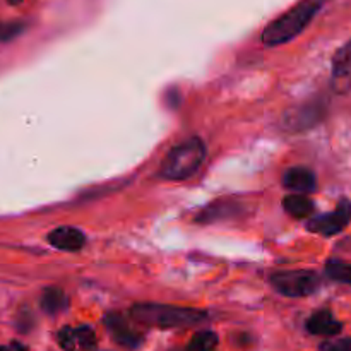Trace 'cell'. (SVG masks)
<instances>
[{
    "label": "cell",
    "mask_w": 351,
    "mask_h": 351,
    "mask_svg": "<svg viewBox=\"0 0 351 351\" xmlns=\"http://www.w3.org/2000/svg\"><path fill=\"white\" fill-rule=\"evenodd\" d=\"M130 317L137 324L160 329H178L197 326L208 319V314L197 308L177 307L163 304H137L130 308Z\"/></svg>",
    "instance_id": "obj_1"
},
{
    "label": "cell",
    "mask_w": 351,
    "mask_h": 351,
    "mask_svg": "<svg viewBox=\"0 0 351 351\" xmlns=\"http://www.w3.org/2000/svg\"><path fill=\"white\" fill-rule=\"evenodd\" d=\"M322 3H324V0H302V2H298L283 16L267 24L266 29L263 31V41L269 47H278V45L291 41L317 16Z\"/></svg>",
    "instance_id": "obj_2"
},
{
    "label": "cell",
    "mask_w": 351,
    "mask_h": 351,
    "mask_svg": "<svg viewBox=\"0 0 351 351\" xmlns=\"http://www.w3.org/2000/svg\"><path fill=\"white\" fill-rule=\"evenodd\" d=\"M206 158V146L199 137L175 146L161 163L160 175L168 180H185L201 168Z\"/></svg>",
    "instance_id": "obj_3"
},
{
    "label": "cell",
    "mask_w": 351,
    "mask_h": 351,
    "mask_svg": "<svg viewBox=\"0 0 351 351\" xmlns=\"http://www.w3.org/2000/svg\"><path fill=\"white\" fill-rule=\"evenodd\" d=\"M271 285L285 297L300 298L315 293L321 280L314 271H281L271 276Z\"/></svg>",
    "instance_id": "obj_4"
},
{
    "label": "cell",
    "mask_w": 351,
    "mask_h": 351,
    "mask_svg": "<svg viewBox=\"0 0 351 351\" xmlns=\"http://www.w3.org/2000/svg\"><path fill=\"white\" fill-rule=\"evenodd\" d=\"M351 221V202L348 199H341L338 208L326 215L315 216L307 223L308 232L319 233L322 237H332L341 233Z\"/></svg>",
    "instance_id": "obj_5"
},
{
    "label": "cell",
    "mask_w": 351,
    "mask_h": 351,
    "mask_svg": "<svg viewBox=\"0 0 351 351\" xmlns=\"http://www.w3.org/2000/svg\"><path fill=\"white\" fill-rule=\"evenodd\" d=\"M105 328L108 329V332L112 335V338L115 339L119 345L125 346V348H139L144 341V336L139 331L132 328L122 315L119 314H108L105 317Z\"/></svg>",
    "instance_id": "obj_6"
},
{
    "label": "cell",
    "mask_w": 351,
    "mask_h": 351,
    "mask_svg": "<svg viewBox=\"0 0 351 351\" xmlns=\"http://www.w3.org/2000/svg\"><path fill=\"white\" fill-rule=\"evenodd\" d=\"M332 84L338 91H346L351 84V40L332 57Z\"/></svg>",
    "instance_id": "obj_7"
},
{
    "label": "cell",
    "mask_w": 351,
    "mask_h": 351,
    "mask_svg": "<svg viewBox=\"0 0 351 351\" xmlns=\"http://www.w3.org/2000/svg\"><path fill=\"white\" fill-rule=\"evenodd\" d=\"M48 242L58 250L74 252V250L82 249V245L86 242V237L81 230L72 228V226H60V228L53 230L48 235Z\"/></svg>",
    "instance_id": "obj_8"
},
{
    "label": "cell",
    "mask_w": 351,
    "mask_h": 351,
    "mask_svg": "<svg viewBox=\"0 0 351 351\" xmlns=\"http://www.w3.org/2000/svg\"><path fill=\"white\" fill-rule=\"evenodd\" d=\"M283 185L287 189H290V191L300 192V194H308V192L315 191L317 182H315L314 171H311L305 167H295L285 171Z\"/></svg>",
    "instance_id": "obj_9"
},
{
    "label": "cell",
    "mask_w": 351,
    "mask_h": 351,
    "mask_svg": "<svg viewBox=\"0 0 351 351\" xmlns=\"http://www.w3.org/2000/svg\"><path fill=\"white\" fill-rule=\"evenodd\" d=\"M341 329L343 324L329 311L315 312L307 321V331L315 336H336Z\"/></svg>",
    "instance_id": "obj_10"
},
{
    "label": "cell",
    "mask_w": 351,
    "mask_h": 351,
    "mask_svg": "<svg viewBox=\"0 0 351 351\" xmlns=\"http://www.w3.org/2000/svg\"><path fill=\"white\" fill-rule=\"evenodd\" d=\"M41 311L47 312V314H60L65 308L69 307V298L60 288H48L45 290V293L41 295Z\"/></svg>",
    "instance_id": "obj_11"
},
{
    "label": "cell",
    "mask_w": 351,
    "mask_h": 351,
    "mask_svg": "<svg viewBox=\"0 0 351 351\" xmlns=\"http://www.w3.org/2000/svg\"><path fill=\"white\" fill-rule=\"evenodd\" d=\"M283 208L288 215H291L293 218H308V216L314 213L315 206L314 202L308 197L300 194L288 195V197L283 199Z\"/></svg>",
    "instance_id": "obj_12"
},
{
    "label": "cell",
    "mask_w": 351,
    "mask_h": 351,
    "mask_svg": "<svg viewBox=\"0 0 351 351\" xmlns=\"http://www.w3.org/2000/svg\"><path fill=\"white\" fill-rule=\"evenodd\" d=\"M326 274L339 283L351 285V263L341 259H329L326 263Z\"/></svg>",
    "instance_id": "obj_13"
},
{
    "label": "cell",
    "mask_w": 351,
    "mask_h": 351,
    "mask_svg": "<svg viewBox=\"0 0 351 351\" xmlns=\"http://www.w3.org/2000/svg\"><path fill=\"white\" fill-rule=\"evenodd\" d=\"M218 335L213 331H201L192 336L187 351H213L218 346Z\"/></svg>",
    "instance_id": "obj_14"
},
{
    "label": "cell",
    "mask_w": 351,
    "mask_h": 351,
    "mask_svg": "<svg viewBox=\"0 0 351 351\" xmlns=\"http://www.w3.org/2000/svg\"><path fill=\"white\" fill-rule=\"evenodd\" d=\"M75 343L82 350H93L96 346V332L89 326H79L74 329Z\"/></svg>",
    "instance_id": "obj_15"
},
{
    "label": "cell",
    "mask_w": 351,
    "mask_h": 351,
    "mask_svg": "<svg viewBox=\"0 0 351 351\" xmlns=\"http://www.w3.org/2000/svg\"><path fill=\"white\" fill-rule=\"evenodd\" d=\"M57 341L60 345V348L65 351H75V348H77L74 329L72 328H62L57 335Z\"/></svg>",
    "instance_id": "obj_16"
},
{
    "label": "cell",
    "mask_w": 351,
    "mask_h": 351,
    "mask_svg": "<svg viewBox=\"0 0 351 351\" xmlns=\"http://www.w3.org/2000/svg\"><path fill=\"white\" fill-rule=\"evenodd\" d=\"M321 351H351V338L324 341L321 345Z\"/></svg>",
    "instance_id": "obj_17"
},
{
    "label": "cell",
    "mask_w": 351,
    "mask_h": 351,
    "mask_svg": "<svg viewBox=\"0 0 351 351\" xmlns=\"http://www.w3.org/2000/svg\"><path fill=\"white\" fill-rule=\"evenodd\" d=\"M21 31L19 24H2L0 23V40H10Z\"/></svg>",
    "instance_id": "obj_18"
},
{
    "label": "cell",
    "mask_w": 351,
    "mask_h": 351,
    "mask_svg": "<svg viewBox=\"0 0 351 351\" xmlns=\"http://www.w3.org/2000/svg\"><path fill=\"white\" fill-rule=\"evenodd\" d=\"M21 0H9V3H12V5H16V3H19Z\"/></svg>",
    "instance_id": "obj_19"
}]
</instances>
